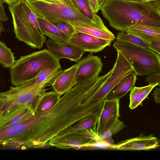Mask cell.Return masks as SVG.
Listing matches in <instances>:
<instances>
[{
  "mask_svg": "<svg viewBox=\"0 0 160 160\" xmlns=\"http://www.w3.org/2000/svg\"><path fill=\"white\" fill-rule=\"evenodd\" d=\"M160 142L159 139L152 134L146 136L142 134L136 137L118 142L112 147L120 150H147L159 148Z\"/></svg>",
  "mask_w": 160,
  "mask_h": 160,
  "instance_id": "cell-12",
  "label": "cell"
},
{
  "mask_svg": "<svg viewBox=\"0 0 160 160\" xmlns=\"http://www.w3.org/2000/svg\"><path fill=\"white\" fill-rule=\"evenodd\" d=\"M37 17L51 24L60 21L80 26L107 27L102 21L85 16L75 0H26Z\"/></svg>",
  "mask_w": 160,
  "mask_h": 160,
  "instance_id": "cell-3",
  "label": "cell"
},
{
  "mask_svg": "<svg viewBox=\"0 0 160 160\" xmlns=\"http://www.w3.org/2000/svg\"><path fill=\"white\" fill-rule=\"evenodd\" d=\"M52 24L60 30L70 36L75 32L72 26L67 22L60 21Z\"/></svg>",
  "mask_w": 160,
  "mask_h": 160,
  "instance_id": "cell-27",
  "label": "cell"
},
{
  "mask_svg": "<svg viewBox=\"0 0 160 160\" xmlns=\"http://www.w3.org/2000/svg\"><path fill=\"white\" fill-rule=\"evenodd\" d=\"M148 44L160 42V28L135 24L126 31Z\"/></svg>",
  "mask_w": 160,
  "mask_h": 160,
  "instance_id": "cell-16",
  "label": "cell"
},
{
  "mask_svg": "<svg viewBox=\"0 0 160 160\" xmlns=\"http://www.w3.org/2000/svg\"><path fill=\"white\" fill-rule=\"evenodd\" d=\"M120 99H104L102 108L97 125V128L98 133L102 130L110 120L114 118H119L120 117Z\"/></svg>",
  "mask_w": 160,
  "mask_h": 160,
  "instance_id": "cell-15",
  "label": "cell"
},
{
  "mask_svg": "<svg viewBox=\"0 0 160 160\" xmlns=\"http://www.w3.org/2000/svg\"><path fill=\"white\" fill-rule=\"evenodd\" d=\"M157 85H148L142 87L134 86L131 90L129 94V108L131 109L136 108L139 105L142 106V102Z\"/></svg>",
  "mask_w": 160,
  "mask_h": 160,
  "instance_id": "cell-21",
  "label": "cell"
},
{
  "mask_svg": "<svg viewBox=\"0 0 160 160\" xmlns=\"http://www.w3.org/2000/svg\"><path fill=\"white\" fill-rule=\"evenodd\" d=\"M4 104V100L2 98H0V110L3 107Z\"/></svg>",
  "mask_w": 160,
  "mask_h": 160,
  "instance_id": "cell-36",
  "label": "cell"
},
{
  "mask_svg": "<svg viewBox=\"0 0 160 160\" xmlns=\"http://www.w3.org/2000/svg\"><path fill=\"white\" fill-rule=\"evenodd\" d=\"M3 114L2 113H0V119L1 118V117H2L3 115Z\"/></svg>",
  "mask_w": 160,
  "mask_h": 160,
  "instance_id": "cell-37",
  "label": "cell"
},
{
  "mask_svg": "<svg viewBox=\"0 0 160 160\" xmlns=\"http://www.w3.org/2000/svg\"><path fill=\"white\" fill-rule=\"evenodd\" d=\"M147 75L145 81L149 85L160 86V72H152Z\"/></svg>",
  "mask_w": 160,
  "mask_h": 160,
  "instance_id": "cell-28",
  "label": "cell"
},
{
  "mask_svg": "<svg viewBox=\"0 0 160 160\" xmlns=\"http://www.w3.org/2000/svg\"><path fill=\"white\" fill-rule=\"evenodd\" d=\"M122 0V1H130V2H146V1H151V0Z\"/></svg>",
  "mask_w": 160,
  "mask_h": 160,
  "instance_id": "cell-35",
  "label": "cell"
},
{
  "mask_svg": "<svg viewBox=\"0 0 160 160\" xmlns=\"http://www.w3.org/2000/svg\"><path fill=\"white\" fill-rule=\"evenodd\" d=\"M16 38L33 48H41L46 40L37 17L26 0L9 6Z\"/></svg>",
  "mask_w": 160,
  "mask_h": 160,
  "instance_id": "cell-4",
  "label": "cell"
},
{
  "mask_svg": "<svg viewBox=\"0 0 160 160\" xmlns=\"http://www.w3.org/2000/svg\"><path fill=\"white\" fill-rule=\"evenodd\" d=\"M77 4L82 12L89 18L96 21H102V20L95 13L92 12L89 6L88 0H75Z\"/></svg>",
  "mask_w": 160,
  "mask_h": 160,
  "instance_id": "cell-26",
  "label": "cell"
},
{
  "mask_svg": "<svg viewBox=\"0 0 160 160\" xmlns=\"http://www.w3.org/2000/svg\"><path fill=\"white\" fill-rule=\"evenodd\" d=\"M3 3L2 0H0V19L2 21L4 22L7 21L8 19L6 14Z\"/></svg>",
  "mask_w": 160,
  "mask_h": 160,
  "instance_id": "cell-30",
  "label": "cell"
},
{
  "mask_svg": "<svg viewBox=\"0 0 160 160\" xmlns=\"http://www.w3.org/2000/svg\"><path fill=\"white\" fill-rule=\"evenodd\" d=\"M13 53L6 44L0 41V63L2 67L10 68L15 61Z\"/></svg>",
  "mask_w": 160,
  "mask_h": 160,
  "instance_id": "cell-24",
  "label": "cell"
},
{
  "mask_svg": "<svg viewBox=\"0 0 160 160\" xmlns=\"http://www.w3.org/2000/svg\"><path fill=\"white\" fill-rule=\"evenodd\" d=\"M116 61L110 74L90 97L92 102L104 99L118 84L129 75L135 73L131 66L123 56L117 51Z\"/></svg>",
  "mask_w": 160,
  "mask_h": 160,
  "instance_id": "cell-8",
  "label": "cell"
},
{
  "mask_svg": "<svg viewBox=\"0 0 160 160\" xmlns=\"http://www.w3.org/2000/svg\"><path fill=\"white\" fill-rule=\"evenodd\" d=\"M3 3H6L9 6L11 5L19 0H2Z\"/></svg>",
  "mask_w": 160,
  "mask_h": 160,
  "instance_id": "cell-33",
  "label": "cell"
},
{
  "mask_svg": "<svg viewBox=\"0 0 160 160\" xmlns=\"http://www.w3.org/2000/svg\"><path fill=\"white\" fill-rule=\"evenodd\" d=\"M4 31H5V29L2 24V21L0 19V38L1 32Z\"/></svg>",
  "mask_w": 160,
  "mask_h": 160,
  "instance_id": "cell-34",
  "label": "cell"
},
{
  "mask_svg": "<svg viewBox=\"0 0 160 160\" xmlns=\"http://www.w3.org/2000/svg\"><path fill=\"white\" fill-rule=\"evenodd\" d=\"M137 76L134 73L127 77L109 92L105 99L121 98L135 86Z\"/></svg>",
  "mask_w": 160,
  "mask_h": 160,
  "instance_id": "cell-20",
  "label": "cell"
},
{
  "mask_svg": "<svg viewBox=\"0 0 160 160\" xmlns=\"http://www.w3.org/2000/svg\"><path fill=\"white\" fill-rule=\"evenodd\" d=\"M61 68L59 60L45 49L21 56L10 68V80L14 86L23 84L35 78L43 70Z\"/></svg>",
  "mask_w": 160,
  "mask_h": 160,
  "instance_id": "cell-5",
  "label": "cell"
},
{
  "mask_svg": "<svg viewBox=\"0 0 160 160\" xmlns=\"http://www.w3.org/2000/svg\"><path fill=\"white\" fill-rule=\"evenodd\" d=\"M48 85L43 84L34 85L28 81L18 86H11L8 90L0 92V98L4 101L0 113L4 115L24 105L33 107L39 97L45 92V88Z\"/></svg>",
  "mask_w": 160,
  "mask_h": 160,
  "instance_id": "cell-7",
  "label": "cell"
},
{
  "mask_svg": "<svg viewBox=\"0 0 160 160\" xmlns=\"http://www.w3.org/2000/svg\"><path fill=\"white\" fill-rule=\"evenodd\" d=\"M92 94L87 82L76 85L64 94L51 108L35 111L30 115L32 127L28 134L30 147L49 146V141L79 121L98 116L101 107L98 102L90 103Z\"/></svg>",
  "mask_w": 160,
  "mask_h": 160,
  "instance_id": "cell-1",
  "label": "cell"
},
{
  "mask_svg": "<svg viewBox=\"0 0 160 160\" xmlns=\"http://www.w3.org/2000/svg\"><path fill=\"white\" fill-rule=\"evenodd\" d=\"M43 34L56 42L67 43L70 36L59 30L54 25L41 18L37 17Z\"/></svg>",
  "mask_w": 160,
  "mask_h": 160,
  "instance_id": "cell-19",
  "label": "cell"
},
{
  "mask_svg": "<svg viewBox=\"0 0 160 160\" xmlns=\"http://www.w3.org/2000/svg\"><path fill=\"white\" fill-rule=\"evenodd\" d=\"M125 127L126 125L123 122L119 120L118 118L112 119L102 130L98 133L97 143H104L112 146L115 144L112 136L118 133Z\"/></svg>",
  "mask_w": 160,
  "mask_h": 160,
  "instance_id": "cell-17",
  "label": "cell"
},
{
  "mask_svg": "<svg viewBox=\"0 0 160 160\" xmlns=\"http://www.w3.org/2000/svg\"><path fill=\"white\" fill-rule=\"evenodd\" d=\"M115 38L117 41L121 42L140 47L149 48V45L148 43L136 36L128 33L126 31L120 32H118L115 37Z\"/></svg>",
  "mask_w": 160,
  "mask_h": 160,
  "instance_id": "cell-25",
  "label": "cell"
},
{
  "mask_svg": "<svg viewBox=\"0 0 160 160\" xmlns=\"http://www.w3.org/2000/svg\"><path fill=\"white\" fill-rule=\"evenodd\" d=\"M45 43L49 51L59 60L66 58L77 62L85 52L69 42H57L49 38L46 40Z\"/></svg>",
  "mask_w": 160,
  "mask_h": 160,
  "instance_id": "cell-13",
  "label": "cell"
},
{
  "mask_svg": "<svg viewBox=\"0 0 160 160\" xmlns=\"http://www.w3.org/2000/svg\"><path fill=\"white\" fill-rule=\"evenodd\" d=\"M153 95L154 99L157 104L160 103V88L159 87L154 89L153 91Z\"/></svg>",
  "mask_w": 160,
  "mask_h": 160,
  "instance_id": "cell-32",
  "label": "cell"
},
{
  "mask_svg": "<svg viewBox=\"0 0 160 160\" xmlns=\"http://www.w3.org/2000/svg\"><path fill=\"white\" fill-rule=\"evenodd\" d=\"M100 10L109 25L117 31H126L136 24L160 28V0L141 2L109 0Z\"/></svg>",
  "mask_w": 160,
  "mask_h": 160,
  "instance_id": "cell-2",
  "label": "cell"
},
{
  "mask_svg": "<svg viewBox=\"0 0 160 160\" xmlns=\"http://www.w3.org/2000/svg\"><path fill=\"white\" fill-rule=\"evenodd\" d=\"M77 64V85L98 77L103 65L101 58L92 53L79 60Z\"/></svg>",
  "mask_w": 160,
  "mask_h": 160,
  "instance_id": "cell-9",
  "label": "cell"
},
{
  "mask_svg": "<svg viewBox=\"0 0 160 160\" xmlns=\"http://www.w3.org/2000/svg\"><path fill=\"white\" fill-rule=\"evenodd\" d=\"M112 42L76 31L71 35L68 41L85 52L92 53L101 52L107 47L110 46Z\"/></svg>",
  "mask_w": 160,
  "mask_h": 160,
  "instance_id": "cell-10",
  "label": "cell"
},
{
  "mask_svg": "<svg viewBox=\"0 0 160 160\" xmlns=\"http://www.w3.org/2000/svg\"><path fill=\"white\" fill-rule=\"evenodd\" d=\"M89 6L92 12L97 13L101 9L98 2V0H88Z\"/></svg>",
  "mask_w": 160,
  "mask_h": 160,
  "instance_id": "cell-29",
  "label": "cell"
},
{
  "mask_svg": "<svg viewBox=\"0 0 160 160\" xmlns=\"http://www.w3.org/2000/svg\"><path fill=\"white\" fill-rule=\"evenodd\" d=\"M60 98L54 91L45 92L39 97L33 105V109L37 112L46 111L52 107Z\"/></svg>",
  "mask_w": 160,
  "mask_h": 160,
  "instance_id": "cell-23",
  "label": "cell"
},
{
  "mask_svg": "<svg viewBox=\"0 0 160 160\" xmlns=\"http://www.w3.org/2000/svg\"><path fill=\"white\" fill-rule=\"evenodd\" d=\"M97 143L96 140L75 133L55 137L49 142L50 146L64 149L71 148L78 149L83 147L94 146Z\"/></svg>",
  "mask_w": 160,
  "mask_h": 160,
  "instance_id": "cell-11",
  "label": "cell"
},
{
  "mask_svg": "<svg viewBox=\"0 0 160 160\" xmlns=\"http://www.w3.org/2000/svg\"><path fill=\"white\" fill-rule=\"evenodd\" d=\"M77 64L62 71L55 78L51 85L54 91L61 96L77 85Z\"/></svg>",
  "mask_w": 160,
  "mask_h": 160,
  "instance_id": "cell-14",
  "label": "cell"
},
{
  "mask_svg": "<svg viewBox=\"0 0 160 160\" xmlns=\"http://www.w3.org/2000/svg\"><path fill=\"white\" fill-rule=\"evenodd\" d=\"M113 46L129 62L137 75L143 76L160 72V55L149 48L117 40Z\"/></svg>",
  "mask_w": 160,
  "mask_h": 160,
  "instance_id": "cell-6",
  "label": "cell"
},
{
  "mask_svg": "<svg viewBox=\"0 0 160 160\" xmlns=\"http://www.w3.org/2000/svg\"><path fill=\"white\" fill-rule=\"evenodd\" d=\"M70 24L77 32L84 33L96 38L112 42L115 39L114 34L107 27L102 28Z\"/></svg>",
  "mask_w": 160,
  "mask_h": 160,
  "instance_id": "cell-22",
  "label": "cell"
},
{
  "mask_svg": "<svg viewBox=\"0 0 160 160\" xmlns=\"http://www.w3.org/2000/svg\"><path fill=\"white\" fill-rule=\"evenodd\" d=\"M104 0L105 2V1H108L109 0Z\"/></svg>",
  "mask_w": 160,
  "mask_h": 160,
  "instance_id": "cell-38",
  "label": "cell"
},
{
  "mask_svg": "<svg viewBox=\"0 0 160 160\" xmlns=\"http://www.w3.org/2000/svg\"><path fill=\"white\" fill-rule=\"evenodd\" d=\"M149 48L154 52L160 54V42L151 43L148 44Z\"/></svg>",
  "mask_w": 160,
  "mask_h": 160,
  "instance_id": "cell-31",
  "label": "cell"
},
{
  "mask_svg": "<svg viewBox=\"0 0 160 160\" xmlns=\"http://www.w3.org/2000/svg\"><path fill=\"white\" fill-rule=\"evenodd\" d=\"M33 112V107L24 105L18 107L4 115L0 119V128L19 122L31 115Z\"/></svg>",
  "mask_w": 160,
  "mask_h": 160,
  "instance_id": "cell-18",
  "label": "cell"
}]
</instances>
